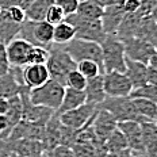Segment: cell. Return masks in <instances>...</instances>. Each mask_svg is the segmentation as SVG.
I'll list each match as a JSON object with an SVG mask.
<instances>
[{"label":"cell","mask_w":157,"mask_h":157,"mask_svg":"<svg viewBox=\"0 0 157 157\" xmlns=\"http://www.w3.org/2000/svg\"><path fill=\"white\" fill-rule=\"evenodd\" d=\"M102 48V61L103 71L107 72H125L126 69V54L123 42L117 35L107 34L103 42L100 44Z\"/></svg>","instance_id":"cell-1"},{"label":"cell","mask_w":157,"mask_h":157,"mask_svg":"<svg viewBox=\"0 0 157 157\" xmlns=\"http://www.w3.org/2000/svg\"><path fill=\"white\" fill-rule=\"evenodd\" d=\"M46 67L50 78H53L65 87V80H67L68 73L76 69V63L67 53L63 45L53 44L49 48V58L46 61Z\"/></svg>","instance_id":"cell-2"},{"label":"cell","mask_w":157,"mask_h":157,"mask_svg":"<svg viewBox=\"0 0 157 157\" xmlns=\"http://www.w3.org/2000/svg\"><path fill=\"white\" fill-rule=\"evenodd\" d=\"M53 31L54 26L46 21L34 22L26 19L21 26L18 37L27 41L33 46H42L49 49L53 45Z\"/></svg>","instance_id":"cell-3"},{"label":"cell","mask_w":157,"mask_h":157,"mask_svg":"<svg viewBox=\"0 0 157 157\" xmlns=\"http://www.w3.org/2000/svg\"><path fill=\"white\" fill-rule=\"evenodd\" d=\"M65 87L63 84L57 83L53 78H49L45 84L37 88L29 90V98L33 104L44 106L52 110H58L64 96Z\"/></svg>","instance_id":"cell-4"},{"label":"cell","mask_w":157,"mask_h":157,"mask_svg":"<svg viewBox=\"0 0 157 157\" xmlns=\"http://www.w3.org/2000/svg\"><path fill=\"white\" fill-rule=\"evenodd\" d=\"M98 109L106 110L113 115L118 122L123 121H137L142 122V118L138 115L137 109L133 103V99L130 96H107L102 103L98 106Z\"/></svg>","instance_id":"cell-5"},{"label":"cell","mask_w":157,"mask_h":157,"mask_svg":"<svg viewBox=\"0 0 157 157\" xmlns=\"http://www.w3.org/2000/svg\"><path fill=\"white\" fill-rule=\"evenodd\" d=\"M65 21L69 22L75 29V38L86 39V41H92L102 44L103 39L106 38V31H104L102 21H91L78 16L76 12L71 14L65 18Z\"/></svg>","instance_id":"cell-6"},{"label":"cell","mask_w":157,"mask_h":157,"mask_svg":"<svg viewBox=\"0 0 157 157\" xmlns=\"http://www.w3.org/2000/svg\"><path fill=\"white\" fill-rule=\"evenodd\" d=\"M67 53L73 58L75 63H80L84 60L95 61L96 64L100 65L103 69V61H102V48L100 44L92 41H86V39H78L73 38L68 44L63 45ZM104 72V71H103Z\"/></svg>","instance_id":"cell-7"},{"label":"cell","mask_w":157,"mask_h":157,"mask_svg":"<svg viewBox=\"0 0 157 157\" xmlns=\"http://www.w3.org/2000/svg\"><path fill=\"white\" fill-rule=\"evenodd\" d=\"M96 111H98L96 106L90 104V103H84L80 107H76L73 110L58 114V118H60V122L64 126L73 129V130H78L90 122L91 118L95 115Z\"/></svg>","instance_id":"cell-8"},{"label":"cell","mask_w":157,"mask_h":157,"mask_svg":"<svg viewBox=\"0 0 157 157\" xmlns=\"http://www.w3.org/2000/svg\"><path fill=\"white\" fill-rule=\"evenodd\" d=\"M103 86L107 96H129L133 86L125 72H107L103 73Z\"/></svg>","instance_id":"cell-9"},{"label":"cell","mask_w":157,"mask_h":157,"mask_svg":"<svg viewBox=\"0 0 157 157\" xmlns=\"http://www.w3.org/2000/svg\"><path fill=\"white\" fill-rule=\"evenodd\" d=\"M125 46V54L127 58L134 61H140L148 65L150 57L155 53L156 48L150 45L149 42L144 41V39L138 37H132L126 39H121Z\"/></svg>","instance_id":"cell-10"},{"label":"cell","mask_w":157,"mask_h":157,"mask_svg":"<svg viewBox=\"0 0 157 157\" xmlns=\"http://www.w3.org/2000/svg\"><path fill=\"white\" fill-rule=\"evenodd\" d=\"M33 45L25 39L16 37L6 45L7 58L11 67H26L29 64V54H30Z\"/></svg>","instance_id":"cell-11"},{"label":"cell","mask_w":157,"mask_h":157,"mask_svg":"<svg viewBox=\"0 0 157 157\" xmlns=\"http://www.w3.org/2000/svg\"><path fill=\"white\" fill-rule=\"evenodd\" d=\"M91 125H92V130H94L95 136H96V138L100 142L104 144V141L111 136V133L117 129L118 121L111 115L109 111L98 109L96 114L92 118Z\"/></svg>","instance_id":"cell-12"},{"label":"cell","mask_w":157,"mask_h":157,"mask_svg":"<svg viewBox=\"0 0 157 157\" xmlns=\"http://www.w3.org/2000/svg\"><path fill=\"white\" fill-rule=\"evenodd\" d=\"M118 129L123 133L130 149L134 152L145 153L144 152L141 123L137 121H123V122H118Z\"/></svg>","instance_id":"cell-13"},{"label":"cell","mask_w":157,"mask_h":157,"mask_svg":"<svg viewBox=\"0 0 157 157\" xmlns=\"http://www.w3.org/2000/svg\"><path fill=\"white\" fill-rule=\"evenodd\" d=\"M125 14L126 12L122 7V3H119V4H110L104 7L100 21H102V26L104 31H106V34L115 35Z\"/></svg>","instance_id":"cell-14"},{"label":"cell","mask_w":157,"mask_h":157,"mask_svg":"<svg viewBox=\"0 0 157 157\" xmlns=\"http://www.w3.org/2000/svg\"><path fill=\"white\" fill-rule=\"evenodd\" d=\"M50 78L46 64H29L23 67V81L27 88H37Z\"/></svg>","instance_id":"cell-15"},{"label":"cell","mask_w":157,"mask_h":157,"mask_svg":"<svg viewBox=\"0 0 157 157\" xmlns=\"http://www.w3.org/2000/svg\"><path fill=\"white\" fill-rule=\"evenodd\" d=\"M45 136V126L35 125V123L27 122V121L22 119L21 122L12 129L11 134L7 140H35V141H42Z\"/></svg>","instance_id":"cell-16"},{"label":"cell","mask_w":157,"mask_h":157,"mask_svg":"<svg viewBox=\"0 0 157 157\" xmlns=\"http://www.w3.org/2000/svg\"><path fill=\"white\" fill-rule=\"evenodd\" d=\"M142 142L146 157H157V122L156 121H142Z\"/></svg>","instance_id":"cell-17"},{"label":"cell","mask_w":157,"mask_h":157,"mask_svg":"<svg viewBox=\"0 0 157 157\" xmlns=\"http://www.w3.org/2000/svg\"><path fill=\"white\" fill-rule=\"evenodd\" d=\"M86 92V103L94 104V106H99L107 98L104 92V86H103V75H98L95 77L87 78V86L84 88Z\"/></svg>","instance_id":"cell-18"},{"label":"cell","mask_w":157,"mask_h":157,"mask_svg":"<svg viewBox=\"0 0 157 157\" xmlns=\"http://www.w3.org/2000/svg\"><path fill=\"white\" fill-rule=\"evenodd\" d=\"M146 71H148V65L146 64L140 63V61L130 60V58L126 57L125 73H126V76L129 77L130 83H132L133 90L148 84V81H146Z\"/></svg>","instance_id":"cell-19"},{"label":"cell","mask_w":157,"mask_h":157,"mask_svg":"<svg viewBox=\"0 0 157 157\" xmlns=\"http://www.w3.org/2000/svg\"><path fill=\"white\" fill-rule=\"evenodd\" d=\"M84 103H86V92H84V90H75V88L65 87L63 100H61L58 110H56V113L57 114L65 113V111L80 107Z\"/></svg>","instance_id":"cell-20"},{"label":"cell","mask_w":157,"mask_h":157,"mask_svg":"<svg viewBox=\"0 0 157 157\" xmlns=\"http://www.w3.org/2000/svg\"><path fill=\"white\" fill-rule=\"evenodd\" d=\"M21 23H16L7 15L4 8L0 11V42L7 45L14 38L18 37L21 30Z\"/></svg>","instance_id":"cell-21"},{"label":"cell","mask_w":157,"mask_h":157,"mask_svg":"<svg viewBox=\"0 0 157 157\" xmlns=\"http://www.w3.org/2000/svg\"><path fill=\"white\" fill-rule=\"evenodd\" d=\"M71 148L75 157H104L107 153L103 142H75Z\"/></svg>","instance_id":"cell-22"},{"label":"cell","mask_w":157,"mask_h":157,"mask_svg":"<svg viewBox=\"0 0 157 157\" xmlns=\"http://www.w3.org/2000/svg\"><path fill=\"white\" fill-rule=\"evenodd\" d=\"M136 37L141 38L144 41L149 42L150 45H153L155 48H157V22L152 16L141 18Z\"/></svg>","instance_id":"cell-23"},{"label":"cell","mask_w":157,"mask_h":157,"mask_svg":"<svg viewBox=\"0 0 157 157\" xmlns=\"http://www.w3.org/2000/svg\"><path fill=\"white\" fill-rule=\"evenodd\" d=\"M140 21H141V16L137 14V12H133V14H125L122 22H121V25H119V27H118V30L115 33V35L119 39H126V38L136 37Z\"/></svg>","instance_id":"cell-24"},{"label":"cell","mask_w":157,"mask_h":157,"mask_svg":"<svg viewBox=\"0 0 157 157\" xmlns=\"http://www.w3.org/2000/svg\"><path fill=\"white\" fill-rule=\"evenodd\" d=\"M54 4V0H34L26 10V18L34 22L45 21L48 10Z\"/></svg>","instance_id":"cell-25"},{"label":"cell","mask_w":157,"mask_h":157,"mask_svg":"<svg viewBox=\"0 0 157 157\" xmlns=\"http://www.w3.org/2000/svg\"><path fill=\"white\" fill-rule=\"evenodd\" d=\"M133 103L137 109L138 115L144 121H156L157 119V103L144 98H132Z\"/></svg>","instance_id":"cell-26"},{"label":"cell","mask_w":157,"mask_h":157,"mask_svg":"<svg viewBox=\"0 0 157 157\" xmlns=\"http://www.w3.org/2000/svg\"><path fill=\"white\" fill-rule=\"evenodd\" d=\"M103 11H104L103 7L95 4L90 0H80L76 10V14L81 16V18L91 19V21H99L103 15Z\"/></svg>","instance_id":"cell-27"},{"label":"cell","mask_w":157,"mask_h":157,"mask_svg":"<svg viewBox=\"0 0 157 157\" xmlns=\"http://www.w3.org/2000/svg\"><path fill=\"white\" fill-rule=\"evenodd\" d=\"M75 38V29L69 22L64 21L54 26L53 31V44L65 45Z\"/></svg>","instance_id":"cell-28"},{"label":"cell","mask_w":157,"mask_h":157,"mask_svg":"<svg viewBox=\"0 0 157 157\" xmlns=\"http://www.w3.org/2000/svg\"><path fill=\"white\" fill-rule=\"evenodd\" d=\"M22 87L23 86H19V84L16 83V80H15V77L12 76L11 71H10L7 75L0 76V98H7V99H10V98L18 95Z\"/></svg>","instance_id":"cell-29"},{"label":"cell","mask_w":157,"mask_h":157,"mask_svg":"<svg viewBox=\"0 0 157 157\" xmlns=\"http://www.w3.org/2000/svg\"><path fill=\"white\" fill-rule=\"evenodd\" d=\"M104 146H106L107 152H117V150H122V149L129 148L125 136L118 129V126H117V129L111 133V136L109 138L104 141Z\"/></svg>","instance_id":"cell-30"},{"label":"cell","mask_w":157,"mask_h":157,"mask_svg":"<svg viewBox=\"0 0 157 157\" xmlns=\"http://www.w3.org/2000/svg\"><path fill=\"white\" fill-rule=\"evenodd\" d=\"M76 69L80 72L86 78H91V77H95L100 73H104L103 69L100 68L99 64H96L95 61H91V60H84V61H80V63L76 64Z\"/></svg>","instance_id":"cell-31"},{"label":"cell","mask_w":157,"mask_h":157,"mask_svg":"<svg viewBox=\"0 0 157 157\" xmlns=\"http://www.w3.org/2000/svg\"><path fill=\"white\" fill-rule=\"evenodd\" d=\"M130 98H144V99H149L152 102L157 103V86L152 84H145L142 87L134 88L129 95Z\"/></svg>","instance_id":"cell-32"},{"label":"cell","mask_w":157,"mask_h":157,"mask_svg":"<svg viewBox=\"0 0 157 157\" xmlns=\"http://www.w3.org/2000/svg\"><path fill=\"white\" fill-rule=\"evenodd\" d=\"M86 86H87V78L77 69H73L68 73L67 80H65V87L75 88V90H84Z\"/></svg>","instance_id":"cell-33"},{"label":"cell","mask_w":157,"mask_h":157,"mask_svg":"<svg viewBox=\"0 0 157 157\" xmlns=\"http://www.w3.org/2000/svg\"><path fill=\"white\" fill-rule=\"evenodd\" d=\"M48 58H49V49L42 46H33L30 54H29V64H46Z\"/></svg>","instance_id":"cell-34"},{"label":"cell","mask_w":157,"mask_h":157,"mask_svg":"<svg viewBox=\"0 0 157 157\" xmlns=\"http://www.w3.org/2000/svg\"><path fill=\"white\" fill-rule=\"evenodd\" d=\"M65 18H67L65 12L58 7L57 4H53V6H50V8L48 10V14H46V16H45V21L49 22L50 25L56 26V25L61 23V22H64Z\"/></svg>","instance_id":"cell-35"},{"label":"cell","mask_w":157,"mask_h":157,"mask_svg":"<svg viewBox=\"0 0 157 157\" xmlns=\"http://www.w3.org/2000/svg\"><path fill=\"white\" fill-rule=\"evenodd\" d=\"M44 155L46 157H75L72 148L67 145H57L53 149L45 152Z\"/></svg>","instance_id":"cell-36"},{"label":"cell","mask_w":157,"mask_h":157,"mask_svg":"<svg viewBox=\"0 0 157 157\" xmlns=\"http://www.w3.org/2000/svg\"><path fill=\"white\" fill-rule=\"evenodd\" d=\"M6 12H7V15L10 16V18L12 19L14 22H16V23H23V22L26 21V11L23 8H21L19 6H10V7L4 8Z\"/></svg>","instance_id":"cell-37"},{"label":"cell","mask_w":157,"mask_h":157,"mask_svg":"<svg viewBox=\"0 0 157 157\" xmlns=\"http://www.w3.org/2000/svg\"><path fill=\"white\" fill-rule=\"evenodd\" d=\"M78 3H80V0H54V4H57L63 10L67 16L76 12Z\"/></svg>","instance_id":"cell-38"},{"label":"cell","mask_w":157,"mask_h":157,"mask_svg":"<svg viewBox=\"0 0 157 157\" xmlns=\"http://www.w3.org/2000/svg\"><path fill=\"white\" fill-rule=\"evenodd\" d=\"M11 65L8 63L7 58V52H6V45L0 42V76L3 75H7L10 72Z\"/></svg>","instance_id":"cell-39"},{"label":"cell","mask_w":157,"mask_h":157,"mask_svg":"<svg viewBox=\"0 0 157 157\" xmlns=\"http://www.w3.org/2000/svg\"><path fill=\"white\" fill-rule=\"evenodd\" d=\"M155 6V0H140V7L137 10V14L141 18L152 15V10Z\"/></svg>","instance_id":"cell-40"},{"label":"cell","mask_w":157,"mask_h":157,"mask_svg":"<svg viewBox=\"0 0 157 157\" xmlns=\"http://www.w3.org/2000/svg\"><path fill=\"white\" fill-rule=\"evenodd\" d=\"M122 7L125 10L126 14H133L137 12V10L140 7V0H123Z\"/></svg>","instance_id":"cell-41"},{"label":"cell","mask_w":157,"mask_h":157,"mask_svg":"<svg viewBox=\"0 0 157 157\" xmlns=\"http://www.w3.org/2000/svg\"><path fill=\"white\" fill-rule=\"evenodd\" d=\"M104 157H134V150L130 148L117 150V152H107Z\"/></svg>","instance_id":"cell-42"},{"label":"cell","mask_w":157,"mask_h":157,"mask_svg":"<svg viewBox=\"0 0 157 157\" xmlns=\"http://www.w3.org/2000/svg\"><path fill=\"white\" fill-rule=\"evenodd\" d=\"M146 81H148V84L157 86V68H153V67H149L148 65V71H146Z\"/></svg>","instance_id":"cell-43"},{"label":"cell","mask_w":157,"mask_h":157,"mask_svg":"<svg viewBox=\"0 0 157 157\" xmlns=\"http://www.w3.org/2000/svg\"><path fill=\"white\" fill-rule=\"evenodd\" d=\"M8 107H10V100L7 98H0V115L7 114Z\"/></svg>","instance_id":"cell-44"},{"label":"cell","mask_w":157,"mask_h":157,"mask_svg":"<svg viewBox=\"0 0 157 157\" xmlns=\"http://www.w3.org/2000/svg\"><path fill=\"white\" fill-rule=\"evenodd\" d=\"M33 2H34V0H18V2H16V6H19V7L23 8L26 11V10L29 8V6H30Z\"/></svg>","instance_id":"cell-45"},{"label":"cell","mask_w":157,"mask_h":157,"mask_svg":"<svg viewBox=\"0 0 157 157\" xmlns=\"http://www.w3.org/2000/svg\"><path fill=\"white\" fill-rule=\"evenodd\" d=\"M148 65H149V67H153V68H157V48H156V50H155V53H153V56L150 57Z\"/></svg>","instance_id":"cell-46"},{"label":"cell","mask_w":157,"mask_h":157,"mask_svg":"<svg viewBox=\"0 0 157 157\" xmlns=\"http://www.w3.org/2000/svg\"><path fill=\"white\" fill-rule=\"evenodd\" d=\"M90 2H92L95 3V4H98V6H100V7H106L107 6V0H90Z\"/></svg>","instance_id":"cell-47"},{"label":"cell","mask_w":157,"mask_h":157,"mask_svg":"<svg viewBox=\"0 0 157 157\" xmlns=\"http://www.w3.org/2000/svg\"><path fill=\"white\" fill-rule=\"evenodd\" d=\"M152 16L153 19L157 22V0H155V6H153V10H152Z\"/></svg>","instance_id":"cell-48"},{"label":"cell","mask_w":157,"mask_h":157,"mask_svg":"<svg viewBox=\"0 0 157 157\" xmlns=\"http://www.w3.org/2000/svg\"><path fill=\"white\" fill-rule=\"evenodd\" d=\"M0 157H14L11 153L6 152V150H0Z\"/></svg>","instance_id":"cell-49"},{"label":"cell","mask_w":157,"mask_h":157,"mask_svg":"<svg viewBox=\"0 0 157 157\" xmlns=\"http://www.w3.org/2000/svg\"><path fill=\"white\" fill-rule=\"evenodd\" d=\"M0 11H2V7H0Z\"/></svg>","instance_id":"cell-50"},{"label":"cell","mask_w":157,"mask_h":157,"mask_svg":"<svg viewBox=\"0 0 157 157\" xmlns=\"http://www.w3.org/2000/svg\"><path fill=\"white\" fill-rule=\"evenodd\" d=\"M44 156H45V155H44ZM45 157H46V156H45Z\"/></svg>","instance_id":"cell-51"},{"label":"cell","mask_w":157,"mask_h":157,"mask_svg":"<svg viewBox=\"0 0 157 157\" xmlns=\"http://www.w3.org/2000/svg\"><path fill=\"white\" fill-rule=\"evenodd\" d=\"M156 122H157V119H156Z\"/></svg>","instance_id":"cell-52"}]
</instances>
